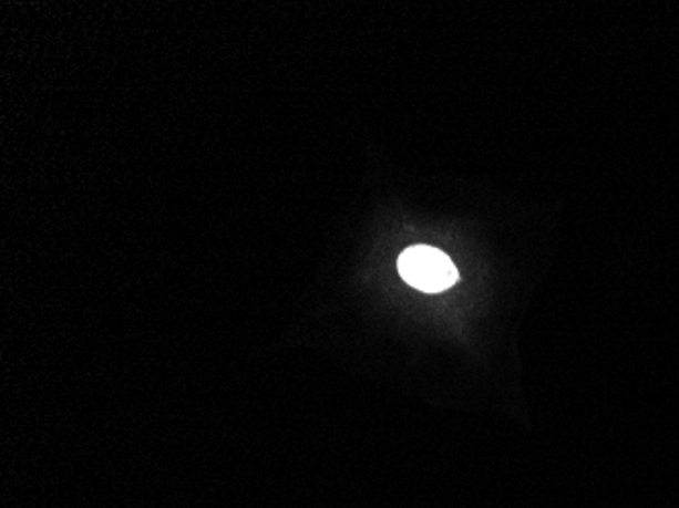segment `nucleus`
Returning <instances> with one entry per match:
<instances>
[{"label":"nucleus","instance_id":"obj_1","mask_svg":"<svg viewBox=\"0 0 679 508\" xmlns=\"http://www.w3.org/2000/svg\"><path fill=\"white\" fill-rule=\"evenodd\" d=\"M399 273L409 286L425 291L440 293L457 281L454 262L442 250L432 247H411L399 257Z\"/></svg>","mask_w":679,"mask_h":508}]
</instances>
